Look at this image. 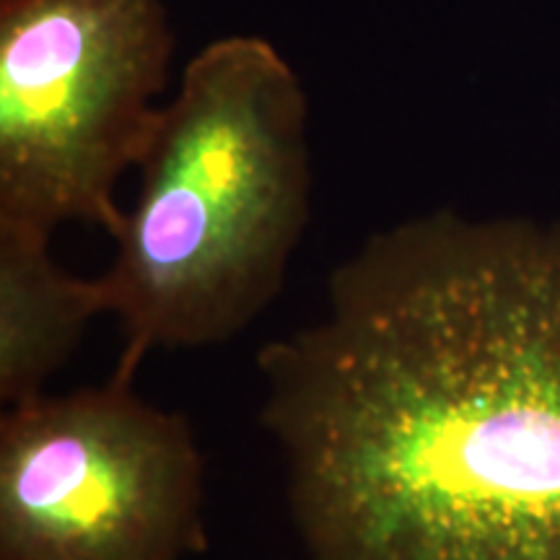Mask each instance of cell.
Returning <instances> with one entry per match:
<instances>
[{"label": "cell", "mask_w": 560, "mask_h": 560, "mask_svg": "<svg viewBox=\"0 0 560 560\" xmlns=\"http://www.w3.org/2000/svg\"><path fill=\"white\" fill-rule=\"evenodd\" d=\"M257 366L312 560H560V223L380 231Z\"/></svg>", "instance_id": "6da1fadb"}, {"label": "cell", "mask_w": 560, "mask_h": 560, "mask_svg": "<svg viewBox=\"0 0 560 560\" xmlns=\"http://www.w3.org/2000/svg\"><path fill=\"white\" fill-rule=\"evenodd\" d=\"M310 102L268 39L210 42L182 70L140 156L100 276L120 319L117 374L153 348H206L268 310L310 221Z\"/></svg>", "instance_id": "7a4b0ae2"}, {"label": "cell", "mask_w": 560, "mask_h": 560, "mask_svg": "<svg viewBox=\"0 0 560 560\" xmlns=\"http://www.w3.org/2000/svg\"><path fill=\"white\" fill-rule=\"evenodd\" d=\"M172 50L164 0H0V226L120 229Z\"/></svg>", "instance_id": "3957f363"}, {"label": "cell", "mask_w": 560, "mask_h": 560, "mask_svg": "<svg viewBox=\"0 0 560 560\" xmlns=\"http://www.w3.org/2000/svg\"><path fill=\"white\" fill-rule=\"evenodd\" d=\"M136 376L11 405L0 423V560H187L206 548L198 441Z\"/></svg>", "instance_id": "277c9868"}, {"label": "cell", "mask_w": 560, "mask_h": 560, "mask_svg": "<svg viewBox=\"0 0 560 560\" xmlns=\"http://www.w3.org/2000/svg\"><path fill=\"white\" fill-rule=\"evenodd\" d=\"M50 244V234L0 226V400L9 408L42 395L89 322L107 314L100 278L68 272Z\"/></svg>", "instance_id": "5b68a950"}]
</instances>
